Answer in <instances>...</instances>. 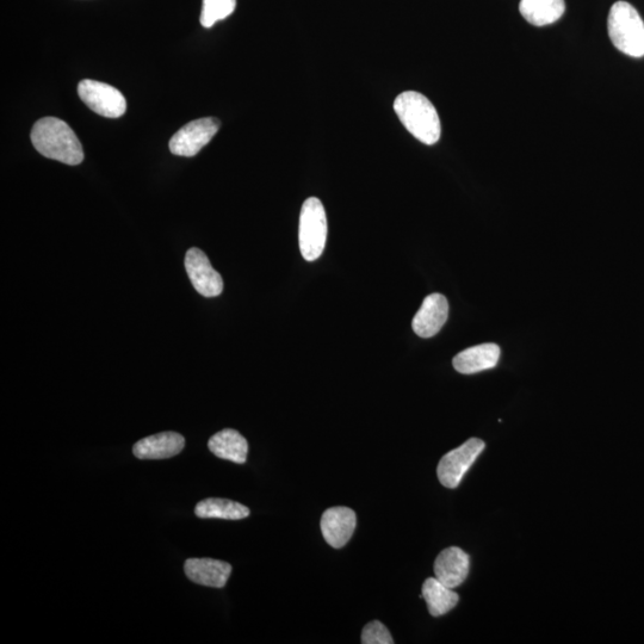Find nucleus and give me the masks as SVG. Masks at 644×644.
<instances>
[{"label":"nucleus","instance_id":"nucleus-1","mask_svg":"<svg viewBox=\"0 0 644 644\" xmlns=\"http://www.w3.org/2000/svg\"><path fill=\"white\" fill-rule=\"evenodd\" d=\"M32 142L43 157L72 166L83 163V146L78 136L65 121L57 117L37 121L32 130Z\"/></svg>","mask_w":644,"mask_h":644},{"label":"nucleus","instance_id":"nucleus-2","mask_svg":"<svg viewBox=\"0 0 644 644\" xmlns=\"http://www.w3.org/2000/svg\"><path fill=\"white\" fill-rule=\"evenodd\" d=\"M395 114L414 138L425 145H435L441 139V120L429 98L416 91L402 92L394 102Z\"/></svg>","mask_w":644,"mask_h":644},{"label":"nucleus","instance_id":"nucleus-3","mask_svg":"<svg viewBox=\"0 0 644 644\" xmlns=\"http://www.w3.org/2000/svg\"><path fill=\"white\" fill-rule=\"evenodd\" d=\"M609 36L619 52L631 58L644 57V22L627 2L612 5L608 18Z\"/></svg>","mask_w":644,"mask_h":644},{"label":"nucleus","instance_id":"nucleus-4","mask_svg":"<svg viewBox=\"0 0 644 644\" xmlns=\"http://www.w3.org/2000/svg\"><path fill=\"white\" fill-rule=\"evenodd\" d=\"M327 216L319 198L311 197L303 203L300 215V251L307 262H314L325 250L327 240Z\"/></svg>","mask_w":644,"mask_h":644},{"label":"nucleus","instance_id":"nucleus-5","mask_svg":"<svg viewBox=\"0 0 644 644\" xmlns=\"http://www.w3.org/2000/svg\"><path fill=\"white\" fill-rule=\"evenodd\" d=\"M78 95L94 113L108 119H119L126 113V98L114 86L85 79L78 85Z\"/></svg>","mask_w":644,"mask_h":644},{"label":"nucleus","instance_id":"nucleus-6","mask_svg":"<svg viewBox=\"0 0 644 644\" xmlns=\"http://www.w3.org/2000/svg\"><path fill=\"white\" fill-rule=\"evenodd\" d=\"M485 447L486 444L481 439L470 438L461 447L443 456L437 468L438 479L442 485L447 488L458 487Z\"/></svg>","mask_w":644,"mask_h":644},{"label":"nucleus","instance_id":"nucleus-7","mask_svg":"<svg viewBox=\"0 0 644 644\" xmlns=\"http://www.w3.org/2000/svg\"><path fill=\"white\" fill-rule=\"evenodd\" d=\"M220 121L214 117L188 123L172 136L170 151L178 157H195L206 147L220 129Z\"/></svg>","mask_w":644,"mask_h":644},{"label":"nucleus","instance_id":"nucleus-8","mask_svg":"<svg viewBox=\"0 0 644 644\" xmlns=\"http://www.w3.org/2000/svg\"><path fill=\"white\" fill-rule=\"evenodd\" d=\"M185 269H187L191 284L198 294L215 297L224 290V281H222L219 272L213 269L206 253L197 247H193L187 252Z\"/></svg>","mask_w":644,"mask_h":644},{"label":"nucleus","instance_id":"nucleus-9","mask_svg":"<svg viewBox=\"0 0 644 644\" xmlns=\"http://www.w3.org/2000/svg\"><path fill=\"white\" fill-rule=\"evenodd\" d=\"M357 517L349 507H331L321 517V532L325 541L334 549H340L351 540L356 530Z\"/></svg>","mask_w":644,"mask_h":644},{"label":"nucleus","instance_id":"nucleus-10","mask_svg":"<svg viewBox=\"0 0 644 644\" xmlns=\"http://www.w3.org/2000/svg\"><path fill=\"white\" fill-rule=\"evenodd\" d=\"M449 317V303L442 294L426 297L412 321L413 331L420 338H432L442 330Z\"/></svg>","mask_w":644,"mask_h":644},{"label":"nucleus","instance_id":"nucleus-11","mask_svg":"<svg viewBox=\"0 0 644 644\" xmlns=\"http://www.w3.org/2000/svg\"><path fill=\"white\" fill-rule=\"evenodd\" d=\"M185 439L177 432L167 431L141 439L135 443L133 454L139 460H165L181 454Z\"/></svg>","mask_w":644,"mask_h":644},{"label":"nucleus","instance_id":"nucleus-12","mask_svg":"<svg viewBox=\"0 0 644 644\" xmlns=\"http://www.w3.org/2000/svg\"><path fill=\"white\" fill-rule=\"evenodd\" d=\"M184 572L197 585L224 588L231 577L232 566L214 559H189L184 563Z\"/></svg>","mask_w":644,"mask_h":644},{"label":"nucleus","instance_id":"nucleus-13","mask_svg":"<svg viewBox=\"0 0 644 644\" xmlns=\"http://www.w3.org/2000/svg\"><path fill=\"white\" fill-rule=\"evenodd\" d=\"M470 559L461 548L450 547L438 555L435 562L436 578L445 586L456 588L466 581Z\"/></svg>","mask_w":644,"mask_h":644},{"label":"nucleus","instance_id":"nucleus-14","mask_svg":"<svg viewBox=\"0 0 644 644\" xmlns=\"http://www.w3.org/2000/svg\"><path fill=\"white\" fill-rule=\"evenodd\" d=\"M500 359V348L497 344H481L463 350L452 364L458 373L472 375L497 367Z\"/></svg>","mask_w":644,"mask_h":644},{"label":"nucleus","instance_id":"nucleus-15","mask_svg":"<svg viewBox=\"0 0 644 644\" xmlns=\"http://www.w3.org/2000/svg\"><path fill=\"white\" fill-rule=\"evenodd\" d=\"M208 448L216 457L238 464L246 463L249 444L241 433L233 429L222 430L209 439Z\"/></svg>","mask_w":644,"mask_h":644},{"label":"nucleus","instance_id":"nucleus-16","mask_svg":"<svg viewBox=\"0 0 644 644\" xmlns=\"http://www.w3.org/2000/svg\"><path fill=\"white\" fill-rule=\"evenodd\" d=\"M520 14L532 26H549L565 14V0H520Z\"/></svg>","mask_w":644,"mask_h":644},{"label":"nucleus","instance_id":"nucleus-17","mask_svg":"<svg viewBox=\"0 0 644 644\" xmlns=\"http://www.w3.org/2000/svg\"><path fill=\"white\" fill-rule=\"evenodd\" d=\"M421 598L425 599L427 609H429L433 617L447 615L458 604V600H460L454 588L445 586L437 578L425 580Z\"/></svg>","mask_w":644,"mask_h":644},{"label":"nucleus","instance_id":"nucleus-18","mask_svg":"<svg viewBox=\"0 0 644 644\" xmlns=\"http://www.w3.org/2000/svg\"><path fill=\"white\" fill-rule=\"evenodd\" d=\"M195 515L198 518L240 520L249 517L250 510L246 506L237 503V501L209 498L200 501L196 505Z\"/></svg>","mask_w":644,"mask_h":644},{"label":"nucleus","instance_id":"nucleus-19","mask_svg":"<svg viewBox=\"0 0 644 644\" xmlns=\"http://www.w3.org/2000/svg\"><path fill=\"white\" fill-rule=\"evenodd\" d=\"M237 8V0H203L201 24L212 28L219 21L231 16Z\"/></svg>","mask_w":644,"mask_h":644},{"label":"nucleus","instance_id":"nucleus-20","mask_svg":"<svg viewBox=\"0 0 644 644\" xmlns=\"http://www.w3.org/2000/svg\"><path fill=\"white\" fill-rule=\"evenodd\" d=\"M363 644H393L394 640L385 624L373 621L365 625L362 633Z\"/></svg>","mask_w":644,"mask_h":644}]
</instances>
